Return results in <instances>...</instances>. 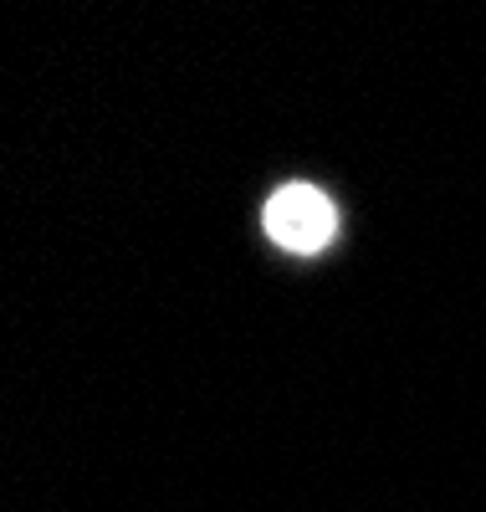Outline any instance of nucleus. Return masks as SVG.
Wrapping results in <instances>:
<instances>
[{
	"label": "nucleus",
	"instance_id": "1",
	"mask_svg": "<svg viewBox=\"0 0 486 512\" xmlns=\"http://www.w3.org/2000/svg\"><path fill=\"white\" fill-rule=\"evenodd\" d=\"M333 231H338V210L318 185H282L267 200V236L282 251L313 256L333 241Z\"/></svg>",
	"mask_w": 486,
	"mask_h": 512
}]
</instances>
